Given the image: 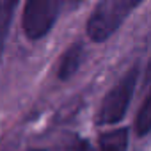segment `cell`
<instances>
[{
    "label": "cell",
    "instance_id": "obj_5",
    "mask_svg": "<svg viewBox=\"0 0 151 151\" xmlns=\"http://www.w3.org/2000/svg\"><path fill=\"white\" fill-rule=\"evenodd\" d=\"M20 0H0V57L4 53L6 48V41H7V34L11 29V22L13 16L16 13Z\"/></svg>",
    "mask_w": 151,
    "mask_h": 151
},
{
    "label": "cell",
    "instance_id": "obj_9",
    "mask_svg": "<svg viewBox=\"0 0 151 151\" xmlns=\"http://www.w3.org/2000/svg\"><path fill=\"white\" fill-rule=\"evenodd\" d=\"M69 2H71V4L75 6V4H78V2H82V0H69Z\"/></svg>",
    "mask_w": 151,
    "mask_h": 151
},
{
    "label": "cell",
    "instance_id": "obj_2",
    "mask_svg": "<svg viewBox=\"0 0 151 151\" xmlns=\"http://www.w3.org/2000/svg\"><path fill=\"white\" fill-rule=\"evenodd\" d=\"M137 78H139V68L133 66L107 93V96L103 98V101L100 105L98 116H96L98 124H114V123H119L124 117V114H126V110L132 103L133 93H135Z\"/></svg>",
    "mask_w": 151,
    "mask_h": 151
},
{
    "label": "cell",
    "instance_id": "obj_8",
    "mask_svg": "<svg viewBox=\"0 0 151 151\" xmlns=\"http://www.w3.org/2000/svg\"><path fill=\"white\" fill-rule=\"evenodd\" d=\"M57 151H96L86 139H78V137H73L69 140H66Z\"/></svg>",
    "mask_w": 151,
    "mask_h": 151
},
{
    "label": "cell",
    "instance_id": "obj_1",
    "mask_svg": "<svg viewBox=\"0 0 151 151\" xmlns=\"http://www.w3.org/2000/svg\"><path fill=\"white\" fill-rule=\"evenodd\" d=\"M140 2L142 0H101L87 22L89 37L98 43L109 39Z\"/></svg>",
    "mask_w": 151,
    "mask_h": 151
},
{
    "label": "cell",
    "instance_id": "obj_6",
    "mask_svg": "<svg viewBox=\"0 0 151 151\" xmlns=\"http://www.w3.org/2000/svg\"><path fill=\"white\" fill-rule=\"evenodd\" d=\"M126 147H128L126 128H117L100 137V151H126Z\"/></svg>",
    "mask_w": 151,
    "mask_h": 151
},
{
    "label": "cell",
    "instance_id": "obj_4",
    "mask_svg": "<svg viewBox=\"0 0 151 151\" xmlns=\"http://www.w3.org/2000/svg\"><path fill=\"white\" fill-rule=\"evenodd\" d=\"M82 59H84V46H82V43L71 45L64 52V55L60 59V64H59V78H62V80L71 78L73 75L78 71V68L82 64Z\"/></svg>",
    "mask_w": 151,
    "mask_h": 151
},
{
    "label": "cell",
    "instance_id": "obj_7",
    "mask_svg": "<svg viewBox=\"0 0 151 151\" xmlns=\"http://www.w3.org/2000/svg\"><path fill=\"white\" fill-rule=\"evenodd\" d=\"M135 128H137L139 137H146L147 132H149V128H151V101H149V96L144 98V101H142V105L139 109Z\"/></svg>",
    "mask_w": 151,
    "mask_h": 151
},
{
    "label": "cell",
    "instance_id": "obj_3",
    "mask_svg": "<svg viewBox=\"0 0 151 151\" xmlns=\"http://www.w3.org/2000/svg\"><path fill=\"white\" fill-rule=\"evenodd\" d=\"M66 0H27L23 11V32L29 39L45 37L55 25L57 16Z\"/></svg>",
    "mask_w": 151,
    "mask_h": 151
},
{
    "label": "cell",
    "instance_id": "obj_10",
    "mask_svg": "<svg viewBox=\"0 0 151 151\" xmlns=\"http://www.w3.org/2000/svg\"><path fill=\"white\" fill-rule=\"evenodd\" d=\"M30 151H43V149H30Z\"/></svg>",
    "mask_w": 151,
    "mask_h": 151
}]
</instances>
